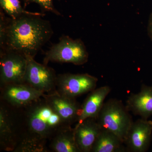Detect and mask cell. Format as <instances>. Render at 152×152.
Segmentation results:
<instances>
[{"label": "cell", "mask_w": 152, "mask_h": 152, "mask_svg": "<svg viewBox=\"0 0 152 152\" xmlns=\"http://www.w3.org/2000/svg\"><path fill=\"white\" fill-rule=\"evenodd\" d=\"M42 140L33 137L29 140H26L20 145L18 149V151L23 152H43L45 150L42 144L40 141Z\"/></svg>", "instance_id": "obj_18"}, {"label": "cell", "mask_w": 152, "mask_h": 152, "mask_svg": "<svg viewBox=\"0 0 152 152\" xmlns=\"http://www.w3.org/2000/svg\"><path fill=\"white\" fill-rule=\"evenodd\" d=\"M88 58V53L81 39H74L64 35L60 38L59 42L53 45L46 53L43 64L71 63L80 66L86 64Z\"/></svg>", "instance_id": "obj_4"}, {"label": "cell", "mask_w": 152, "mask_h": 152, "mask_svg": "<svg viewBox=\"0 0 152 152\" xmlns=\"http://www.w3.org/2000/svg\"><path fill=\"white\" fill-rule=\"evenodd\" d=\"M12 125L8 114L2 107L0 110L1 144L5 149L12 150L15 147Z\"/></svg>", "instance_id": "obj_16"}, {"label": "cell", "mask_w": 152, "mask_h": 152, "mask_svg": "<svg viewBox=\"0 0 152 152\" xmlns=\"http://www.w3.org/2000/svg\"><path fill=\"white\" fill-rule=\"evenodd\" d=\"M44 98V100L41 98L30 104L28 116L29 128L34 134V137L42 140L68 126Z\"/></svg>", "instance_id": "obj_2"}, {"label": "cell", "mask_w": 152, "mask_h": 152, "mask_svg": "<svg viewBox=\"0 0 152 152\" xmlns=\"http://www.w3.org/2000/svg\"><path fill=\"white\" fill-rule=\"evenodd\" d=\"M98 80L88 74H61L57 76V91L70 98H76L96 88Z\"/></svg>", "instance_id": "obj_7"}, {"label": "cell", "mask_w": 152, "mask_h": 152, "mask_svg": "<svg viewBox=\"0 0 152 152\" xmlns=\"http://www.w3.org/2000/svg\"><path fill=\"white\" fill-rule=\"evenodd\" d=\"M3 99L15 106L29 105L46 95L26 83L11 84L3 86Z\"/></svg>", "instance_id": "obj_10"}, {"label": "cell", "mask_w": 152, "mask_h": 152, "mask_svg": "<svg viewBox=\"0 0 152 152\" xmlns=\"http://www.w3.org/2000/svg\"><path fill=\"white\" fill-rule=\"evenodd\" d=\"M1 9L12 19L18 18L24 15H33L43 17V13L34 12L25 10L21 4L20 0H0Z\"/></svg>", "instance_id": "obj_17"}, {"label": "cell", "mask_w": 152, "mask_h": 152, "mask_svg": "<svg viewBox=\"0 0 152 152\" xmlns=\"http://www.w3.org/2000/svg\"><path fill=\"white\" fill-rule=\"evenodd\" d=\"M27 60L24 83L48 94L56 91L57 76L48 65L39 64L34 57L26 56Z\"/></svg>", "instance_id": "obj_5"}, {"label": "cell", "mask_w": 152, "mask_h": 152, "mask_svg": "<svg viewBox=\"0 0 152 152\" xmlns=\"http://www.w3.org/2000/svg\"><path fill=\"white\" fill-rule=\"evenodd\" d=\"M9 19L5 13L0 8V50L4 48Z\"/></svg>", "instance_id": "obj_20"}, {"label": "cell", "mask_w": 152, "mask_h": 152, "mask_svg": "<svg viewBox=\"0 0 152 152\" xmlns=\"http://www.w3.org/2000/svg\"><path fill=\"white\" fill-rule=\"evenodd\" d=\"M129 111L145 119L152 115V86L142 84L137 94H132L126 102Z\"/></svg>", "instance_id": "obj_12"}, {"label": "cell", "mask_w": 152, "mask_h": 152, "mask_svg": "<svg viewBox=\"0 0 152 152\" xmlns=\"http://www.w3.org/2000/svg\"><path fill=\"white\" fill-rule=\"evenodd\" d=\"M24 3V7L31 3H35L38 4L42 11L51 12L56 15H61L58 11L55 8L53 5V0H23Z\"/></svg>", "instance_id": "obj_19"}, {"label": "cell", "mask_w": 152, "mask_h": 152, "mask_svg": "<svg viewBox=\"0 0 152 152\" xmlns=\"http://www.w3.org/2000/svg\"><path fill=\"white\" fill-rule=\"evenodd\" d=\"M27 60L25 55L9 50H0V80L2 86L24 83Z\"/></svg>", "instance_id": "obj_6"}, {"label": "cell", "mask_w": 152, "mask_h": 152, "mask_svg": "<svg viewBox=\"0 0 152 152\" xmlns=\"http://www.w3.org/2000/svg\"><path fill=\"white\" fill-rule=\"evenodd\" d=\"M102 128L97 118H89L74 128L76 144L80 152H91Z\"/></svg>", "instance_id": "obj_11"}, {"label": "cell", "mask_w": 152, "mask_h": 152, "mask_svg": "<svg viewBox=\"0 0 152 152\" xmlns=\"http://www.w3.org/2000/svg\"><path fill=\"white\" fill-rule=\"evenodd\" d=\"M47 102L58 114L65 123L70 126L77 122L81 107L75 98L66 96L56 91L44 96Z\"/></svg>", "instance_id": "obj_9"}, {"label": "cell", "mask_w": 152, "mask_h": 152, "mask_svg": "<svg viewBox=\"0 0 152 152\" xmlns=\"http://www.w3.org/2000/svg\"><path fill=\"white\" fill-rule=\"evenodd\" d=\"M39 16L24 15L9 18L5 47L9 50L34 58L51 38L53 31L50 22Z\"/></svg>", "instance_id": "obj_1"}, {"label": "cell", "mask_w": 152, "mask_h": 152, "mask_svg": "<svg viewBox=\"0 0 152 152\" xmlns=\"http://www.w3.org/2000/svg\"><path fill=\"white\" fill-rule=\"evenodd\" d=\"M97 120L102 129L113 133L124 143L134 122L126 105L115 99L104 102Z\"/></svg>", "instance_id": "obj_3"}, {"label": "cell", "mask_w": 152, "mask_h": 152, "mask_svg": "<svg viewBox=\"0 0 152 152\" xmlns=\"http://www.w3.org/2000/svg\"><path fill=\"white\" fill-rule=\"evenodd\" d=\"M148 35L152 41V12L150 15L148 22Z\"/></svg>", "instance_id": "obj_21"}, {"label": "cell", "mask_w": 152, "mask_h": 152, "mask_svg": "<svg viewBox=\"0 0 152 152\" xmlns=\"http://www.w3.org/2000/svg\"><path fill=\"white\" fill-rule=\"evenodd\" d=\"M109 86L95 89L90 92L81 107L80 117L77 124L89 118H97L106 98L111 91Z\"/></svg>", "instance_id": "obj_13"}, {"label": "cell", "mask_w": 152, "mask_h": 152, "mask_svg": "<svg viewBox=\"0 0 152 152\" xmlns=\"http://www.w3.org/2000/svg\"><path fill=\"white\" fill-rule=\"evenodd\" d=\"M152 138V121L141 118L133 122L124 141L127 151L146 152Z\"/></svg>", "instance_id": "obj_8"}, {"label": "cell", "mask_w": 152, "mask_h": 152, "mask_svg": "<svg viewBox=\"0 0 152 152\" xmlns=\"http://www.w3.org/2000/svg\"><path fill=\"white\" fill-rule=\"evenodd\" d=\"M51 146L56 152H80L76 144L74 129L69 126L63 127L57 132Z\"/></svg>", "instance_id": "obj_15"}, {"label": "cell", "mask_w": 152, "mask_h": 152, "mask_svg": "<svg viewBox=\"0 0 152 152\" xmlns=\"http://www.w3.org/2000/svg\"><path fill=\"white\" fill-rule=\"evenodd\" d=\"M124 142L113 133L102 129L92 149V152L127 151Z\"/></svg>", "instance_id": "obj_14"}]
</instances>
